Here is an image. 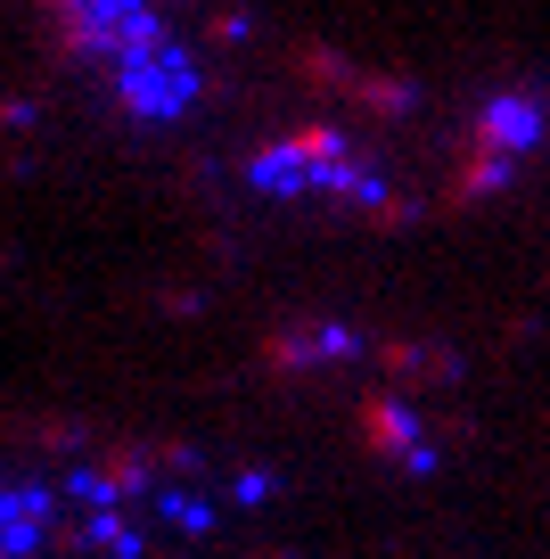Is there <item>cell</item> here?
Masks as SVG:
<instances>
[{
  "label": "cell",
  "mask_w": 550,
  "mask_h": 559,
  "mask_svg": "<svg viewBox=\"0 0 550 559\" xmlns=\"http://www.w3.org/2000/svg\"><path fill=\"white\" fill-rule=\"evenodd\" d=\"M74 58L116 91V107H132L140 123L190 116L206 74H198L190 41L172 34L165 0H41Z\"/></svg>",
  "instance_id": "obj_1"
},
{
  "label": "cell",
  "mask_w": 550,
  "mask_h": 559,
  "mask_svg": "<svg viewBox=\"0 0 550 559\" xmlns=\"http://www.w3.org/2000/svg\"><path fill=\"white\" fill-rule=\"evenodd\" d=\"M247 181H255L263 198H328V206H370V214L386 206L379 165L361 157L345 132H328V123L288 132V140H272V148H255Z\"/></svg>",
  "instance_id": "obj_2"
},
{
  "label": "cell",
  "mask_w": 550,
  "mask_h": 559,
  "mask_svg": "<svg viewBox=\"0 0 550 559\" xmlns=\"http://www.w3.org/2000/svg\"><path fill=\"white\" fill-rule=\"evenodd\" d=\"M477 157H468V190H501V181L517 174V165L542 148V99H517V91H501V99H485V116H477Z\"/></svg>",
  "instance_id": "obj_3"
},
{
  "label": "cell",
  "mask_w": 550,
  "mask_h": 559,
  "mask_svg": "<svg viewBox=\"0 0 550 559\" xmlns=\"http://www.w3.org/2000/svg\"><path fill=\"white\" fill-rule=\"evenodd\" d=\"M58 543V493L0 477V559H41Z\"/></svg>",
  "instance_id": "obj_4"
}]
</instances>
